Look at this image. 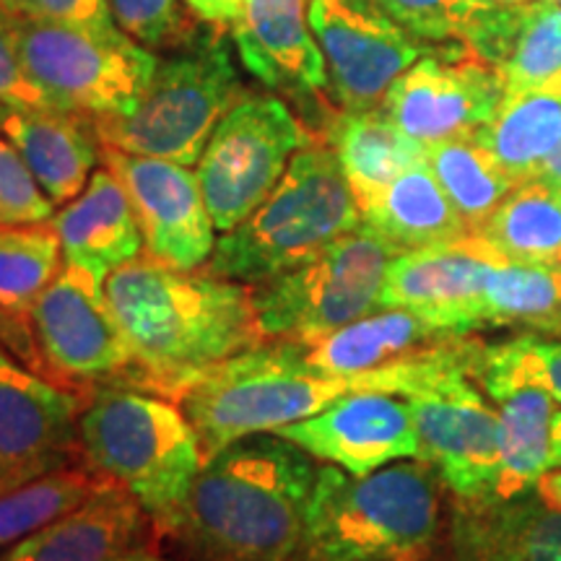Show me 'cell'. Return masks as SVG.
<instances>
[{"label":"cell","mask_w":561,"mask_h":561,"mask_svg":"<svg viewBox=\"0 0 561 561\" xmlns=\"http://www.w3.org/2000/svg\"><path fill=\"white\" fill-rule=\"evenodd\" d=\"M62 263L60 237L50 221L0 227V346L37 375L42 364L34 346L32 312Z\"/></svg>","instance_id":"cell-26"},{"label":"cell","mask_w":561,"mask_h":561,"mask_svg":"<svg viewBox=\"0 0 561 561\" xmlns=\"http://www.w3.org/2000/svg\"><path fill=\"white\" fill-rule=\"evenodd\" d=\"M107 481L89 466H66L39 479L0 491V551L79 507Z\"/></svg>","instance_id":"cell-34"},{"label":"cell","mask_w":561,"mask_h":561,"mask_svg":"<svg viewBox=\"0 0 561 561\" xmlns=\"http://www.w3.org/2000/svg\"><path fill=\"white\" fill-rule=\"evenodd\" d=\"M561 466V409L551 419V468Z\"/></svg>","instance_id":"cell-44"},{"label":"cell","mask_w":561,"mask_h":561,"mask_svg":"<svg viewBox=\"0 0 561 561\" xmlns=\"http://www.w3.org/2000/svg\"><path fill=\"white\" fill-rule=\"evenodd\" d=\"M320 138L339 159L359 210L398 174L426 159L424 146L405 136L382 107L364 112L335 110Z\"/></svg>","instance_id":"cell-27"},{"label":"cell","mask_w":561,"mask_h":561,"mask_svg":"<svg viewBox=\"0 0 561 561\" xmlns=\"http://www.w3.org/2000/svg\"><path fill=\"white\" fill-rule=\"evenodd\" d=\"M426 164L471 234L515 187V180L476 136L426 146Z\"/></svg>","instance_id":"cell-32"},{"label":"cell","mask_w":561,"mask_h":561,"mask_svg":"<svg viewBox=\"0 0 561 561\" xmlns=\"http://www.w3.org/2000/svg\"><path fill=\"white\" fill-rule=\"evenodd\" d=\"M460 42L502 76L507 94L561 100V5L553 0H481Z\"/></svg>","instance_id":"cell-20"},{"label":"cell","mask_w":561,"mask_h":561,"mask_svg":"<svg viewBox=\"0 0 561 561\" xmlns=\"http://www.w3.org/2000/svg\"><path fill=\"white\" fill-rule=\"evenodd\" d=\"M144 390L180 401L208 369L265 343L248 284L138 255L104 280Z\"/></svg>","instance_id":"cell-1"},{"label":"cell","mask_w":561,"mask_h":561,"mask_svg":"<svg viewBox=\"0 0 561 561\" xmlns=\"http://www.w3.org/2000/svg\"><path fill=\"white\" fill-rule=\"evenodd\" d=\"M81 458L172 528L201 473V439L172 398L140 388H100L79 416Z\"/></svg>","instance_id":"cell-5"},{"label":"cell","mask_w":561,"mask_h":561,"mask_svg":"<svg viewBox=\"0 0 561 561\" xmlns=\"http://www.w3.org/2000/svg\"><path fill=\"white\" fill-rule=\"evenodd\" d=\"M473 359L447 364L403 396L416 421L419 460L455 500L494 496L500 481V416L471 382Z\"/></svg>","instance_id":"cell-12"},{"label":"cell","mask_w":561,"mask_h":561,"mask_svg":"<svg viewBox=\"0 0 561 561\" xmlns=\"http://www.w3.org/2000/svg\"><path fill=\"white\" fill-rule=\"evenodd\" d=\"M314 133L289 102L250 91L216 125L198 159V182L216 231L237 229L273 193Z\"/></svg>","instance_id":"cell-11"},{"label":"cell","mask_w":561,"mask_h":561,"mask_svg":"<svg viewBox=\"0 0 561 561\" xmlns=\"http://www.w3.org/2000/svg\"><path fill=\"white\" fill-rule=\"evenodd\" d=\"M561 312L559 263H496L481 294V325L541 331Z\"/></svg>","instance_id":"cell-33"},{"label":"cell","mask_w":561,"mask_h":561,"mask_svg":"<svg viewBox=\"0 0 561 561\" xmlns=\"http://www.w3.org/2000/svg\"><path fill=\"white\" fill-rule=\"evenodd\" d=\"M471 377L491 392L515 385H530L549 392L561 405V339L543 333H520L502 343H481Z\"/></svg>","instance_id":"cell-35"},{"label":"cell","mask_w":561,"mask_h":561,"mask_svg":"<svg viewBox=\"0 0 561 561\" xmlns=\"http://www.w3.org/2000/svg\"><path fill=\"white\" fill-rule=\"evenodd\" d=\"M362 221L398 252L450 244L471 234L430 164L419 161L362 206Z\"/></svg>","instance_id":"cell-28"},{"label":"cell","mask_w":561,"mask_h":561,"mask_svg":"<svg viewBox=\"0 0 561 561\" xmlns=\"http://www.w3.org/2000/svg\"><path fill=\"white\" fill-rule=\"evenodd\" d=\"M83 403L0 346V491L73 466Z\"/></svg>","instance_id":"cell-15"},{"label":"cell","mask_w":561,"mask_h":561,"mask_svg":"<svg viewBox=\"0 0 561 561\" xmlns=\"http://www.w3.org/2000/svg\"><path fill=\"white\" fill-rule=\"evenodd\" d=\"M496 3H520V0H496Z\"/></svg>","instance_id":"cell-47"},{"label":"cell","mask_w":561,"mask_h":561,"mask_svg":"<svg viewBox=\"0 0 561 561\" xmlns=\"http://www.w3.org/2000/svg\"><path fill=\"white\" fill-rule=\"evenodd\" d=\"M557 263H559V265H561V257H559V261H557Z\"/></svg>","instance_id":"cell-49"},{"label":"cell","mask_w":561,"mask_h":561,"mask_svg":"<svg viewBox=\"0 0 561 561\" xmlns=\"http://www.w3.org/2000/svg\"><path fill=\"white\" fill-rule=\"evenodd\" d=\"M9 16V30L26 76L53 110L107 117L133 107L159 58L110 24H60Z\"/></svg>","instance_id":"cell-8"},{"label":"cell","mask_w":561,"mask_h":561,"mask_svg":"<svg viewBox=\"0 0 561 561\" xmlns=\"http://www.w3.org/2000/svg\"><path fill=\"white\" fill-rule=\"evenodd\" d=\"M359 224V203L339 159L314 136L294 153L268 198L240 227L216 240L203 271L237 284H261L310 261Z\"/></svg>","instance_id":"cell-6"},{"label":"cell","mask_w":561,"mask_h":561,"mask_svg":"<svg viewBox=\"0 0 561 561\" xmlns=\"http://www.w3.org/2000/svg\"><path fill=\"white\" fill-rule=\"evenodd\" d=\"M53 216L55 203L42 191L16 146L0 133V227L45 224Z\"/></svg>","instance_id":"cell-37"},{"label":"cell","mask_w":561,"mask_h":561,"mask_svg":"<svg viewBox=\"0 0 561 561\" xmlns=\"http://www.w3.org/2000/svg\"><path fill=\"white\" fill-rule=\"evenodd\" d=\"M0 133L16 146L55 206L73 201L102 159L94 121L70 112L0 107Z\"/></svg>","instance_id":"cell-25"},{"label":"cell","mask_w":561,"mask_h":561,"mask_svg":"<svg viewBox=\"0 0 561 561\" xmlns=\"http://www.w3.org/2000/svg\"><path fill=\"white\" fill-rule=\"evenodd\" d=\"M11 16L60 21V24H110V0H0Z\"/></svg>","instance_id":"cell-40"},{"label":"cell","mask_w":561,"mask_h":561,"mask_svg":"<svg viewBox=\"0 0 561 561\" xmlns=\"http://www.w3.org/2000/svg\"><path fill=\"white\" fill-rule=\"evenodd\" d=\"M553 3H559V5H561V0H553Z\"/></svg>","instance_id":"cell-48"},{"label":"cell","mask_w":561,"mask_h":561,"mask_svg":"<svg viewBox=\"0 0 561 561\" xmlns=\"http://www.w3.org/2000/svg\"><path fill=\"white\" fill-rule=\"evenodd\" d=\"M533 494H536L543 504H549V507L561 510V466L546 471L541 479H538Z\"/></svg>","instance_id":"cell-42"},{"label":"cell","mask_w":561,"mask_h":561,"mask_svg":"<svg viewBox=\"0 0 561 561\" xmlns=\"http://www.w3.org/2000/svg\"><path fill=\"white\" fill-rule=\"evenodd\" d=\"M453 561H561V510L533 491L458 500L450 515Z\"/></svg>","instance_id":"cell-22"},{"label":"cell","mask_w":561,"mask_h":561,"mask_svg":"<svg viewBox=\"0 0 561 561\" xmlns=\"http://www.w3.org/2000/svg\"><path fill=\"white\" fill-rule=\"evenodd\" d=\"M102 161L130 195L146 255L180 271H198L210 261L216 227L198 174L178 161L138 157L110 146H102Z\"/></svg>","instance_id":"cell-16"},{"label":"cell","mask_w":561,"mask_h":561,"mask_svg":"<svg viewBox=\"0 0 561 561\" xmlns=\"http://www.w3.org/2000/svg\"><path fill=\"white\" fill-rule=\"evenodd\" d=\"M104 280L81 265L62 268L32 312V333L42 375L60 388L89 398L100 388H140L136 351L112 310Z\"/></svg>","instance_id":"cell-10"},{"label":"cell","mask_w":561,"mask_h":561,"mask_svg":"<svg viewBox=\"0 0 561 561\" xmlns=\"http://www.w3.org/2000/svg\"><path fill=\"white\" fill-rule=\"evenodd\" d=\"M221 32L210 30L193 47L167 53L130 110L96 117L102 146L198 164L216 125L250 94Z\"/></svg>","instance_id":"cell-7"},{"label":"cell","mask_w":561,"mask_h":561,"mask_svg":"<svg viewBox=\"0 0 561 561\" xmlns=\"http://www.w3.org/2000/svg\"><path fill=\"white\" fill-rule=\"evenodd\" d=\"M110 11L117 26L146 50H185L216 30H206L185 0H110Z\"/></svg>","instance_id":"cell-36"},{"label":"cell","mask_w":561,"mask_h":561,"mask_svg":"<svg viewBox=\"0 0 561 561\" xmlns=\"http://www.w3.org/2000/svg\"><path fill=\"white\" fill-rule=\"evenodd\" d=\"M439 536V476L426 460L367 476L322 466L294 561H426Z\"/></svg>","instance_id":"cell-4"},{"label":"cell","mask_w":561,"mask_h":561,"mask_svg":"<svg viewBox=\"0 0 561 561\" xmlns=\"http://www.w3.org/2000/svg\"><path fill=\"white\" fill-rule=\"evenodd\" d=\"M473 136L494 153L515 185L536 180L561 140V100L549 94H504L496 115Z\"/></svg>","instance_id":"cell-31"},{"label":"cell","mask_w":561,"mask_h":561,"mask_svg":"<svg viewBox=\"0 0 561 561\" xmlns=\"http://www.w3.org/2000/svg\"><path fill=\"white\" fill-rule=\"evenodd\" d=\"M117 561H170V559L159 557V553H151V551H146V549H133V551H128V553H125V557H121Z\"/></svg>","instance_id":"cell-45"},{"label":"cell","mask_w":561,"mask_h":561,"mask_svg":"<svg viewBox=\"0 0 561 561\" xmlns=\"http://www.w3.org/2000/svg\"><path fill=\"white\" fill-rule=\"evenodd\" d=\"M500 416V481L494 496L528 494L551 471V419L557 403L549 392L515 385L491 392Z\"/></svg>","instance_id":"cell-29"},{"label":"cell","mask_w":561,"mask_h":561,"mask_svg":"<svg viewBox=\"0 0 561 561\" xmlns=\"http://www.w3.org/2000/svg\"><path fill=\"white\" fill-rule=\"evenodd\" d=\"M476 339L430 359L392 364L367 375H325L301 359L297 341H271L231 356L208 369L180 396L201 439L203 458L250 434L276 432L318 413L351 392H398L409 396L426 377L453 362L471 359Z\"/></svg>","instance_id":"cell-2"},{"label":"cell","mask_w":561,"mask_h":561,"mask_svg":"<svg viewBox=\"0 0 561 561\" xmlns=\"http://www.w3.org/2000/svg\"><path fill=\"white\" fill-rule=\"evenodd\" d=\"M375 3L413 37L445 45V42H460L462 30L481 0H375Z\"/></svg>","instance_id":"cell-38"},{"label":"cell","mask_w":561,"mask_h":561,"mask_svg":"<svg viewBox=\"0 0 561 561\" xmlns=\"http://www.w3.org/2000/svg\"><path fill=\"white\" fill-rule=\"evenodd\" d=\"M273 434L294 442L310 458L354 476L419 458L421 450L413 411L398 392H351Z\"/></svg>","instance_id":"cell-18"},{"label":"cell","mask_w":561,"mask_h":561,"mask_svg":"<svg viewBox=\"0 0 561 561\" xmlns=\"http://www.w3.org/2000/svg\"><path fill=\"white\" fill-rule=\"evenodd\" d=\"M533 333H543V335H557V339H561V312L557 314V318L546 322V325L541 328V331H533Z\"/></svg>","instance_id":"cell-46"},{"label":"cell","mask_w":561,"mask_h":561,"mask_svg":"<svg viewBox=\"0 0 561 561\" xmlns=\"http://www.w3.org/2000/svg\"><path fill=\"white\" fill-rule=\"evenodd\" d=\"M310 26L343 112L377 110L392 83L439 45L398 26L375 0H310Z\"/></svg>","instance_id":"cell-13"},{"label":"cell","mask_w":561,"mask_h":561,"mask_svg":"<svg viewBox=\"0 0 561 561\" xmlns=\"http://www.w3.org/2000/svg\"><path fill=\"white\" fill-rule=\"evenodd\" d=\"M231 39L252 79L314 117L320 136L335 110L325 104L328 68L310 26V0H248Z\"/></svg>","instance_id":"cell-17"},{"label":"cell","mask_w":561,"mask_h":561,"mask_svg":"<svg viewBox=\"0 0 561 561\" xmlns=\"http://www.w3.org/2000/svg\"><path fill=\"white\" fill-rule=\"evenodd\" d=\"M504 263L476 234L450 244L398 252L380 294L382 307L419 312L442 331L473 335L481 325V294L489 271Z\"/></svg>","instance_id":"cell-19"},{"label":"cell","mask_w":561,"mask_h":561,"mask_svg":"<svg viewBox=\"0 0 561 561\" xmlns=\"http://www.w3.org/2000/svg\"><path fill=\"white\" fill-rule=\"evenodd\" d=\"M502 76L466 42H445L392 83L380 107L405 136L426 146L473 136L504 102Z\"/></svg>","instance_id":"cell-14"},{"label":"cell","mask_w":561,"mask_h":561,"mask_svg":"<svg viewBox=\"0 0 561 561\" xmlns=\"http://www.w3.org/2000/svg\"><path fill=\"white\" fill-rule=\"evenodd\" d=\"M468 335L442 331L419 312L382 307L314 341H297L301 359L325 375H367L392 364L445 354Z\"/></svg>","instance_id":"cell-21"},{"label":"cell","mask_w":561,"mask_h":561,"mask_svg":"<svg viewBox=\"0 0 561 561\" xmlns=\"http://www.w3.org/2000/svg\"><path fill=\"white\" fill-rule=\"evenodd\" d=\"M396 255L398 250L362 221L310 261L252 284V310L263 339L314 341L380 310Z\"/></svg>","instance_id":"cell-9"},{"label":"cell","mask_w":561,"mask_h":561,"mask_svg":"<svg viewBox=\"0 0 561 561\" xmlns=\"http://www.w3.org/2000/svg\"><path fill=\"white\" fill-rule=\"evenodd\" d=\"M185 3L203 24L216 26V30H231L248 0H185Z\"/></svg>","instance_id":"cell-41"},{"label":"cell","mask_w":561,"mask_h":561,"mask_svg":"<svg viewBox=\"0 0 561 561\" xmlns=\"http://www.w3.org/2000/svg\"><path fill=\"white\" fill-rule=\"evenodd\" d=\"M146 520L130 491L104 481L79 507L0 551V561H117L140 549Z\"/></svg>","instance_id":"cell-23"},{"label":"cell","mask_w":561,"mask_h":561,"mask_svg":"<svg viewBox=\"0 0 561 561\" xmlns=\"http://www.w3.org/2000/svg\"><path fill=\"white\" fill-rule=\"evenodd\" d=\"M473 234L504 263H557L561 257V193L543 180L520 182Z\"/></svg>","instance_id":"cell-30"},{"label":"cell","mask_w":561,"mask_h":561,"mask_svg":"<svg viewBox=\"0 0 561 561\" xmlns=\"http://www.w3.org/2000/svg\"><path fill=\"white\" fill-rule=\"evenodd\" d=\"M536 180H543L546 185L557 187V191L561 193V140L557 146H553V151L549 153V157H546L541 170H538Z\"/></svg>","instance_id":"cell-43"},{"label":"cell","mask_w":561,"mask_h":561,"mask_svg":"<svg viewBox=\"0 0 561 561\" xmlns=\"http://www.w3.org/2000/svg\"><path fill=\"white\" fill-rule=\"evenodd\" d=\"M314 476L294 442L250 434L203 462L172 530L214 561H294Z\"/></svg>","instance_id":"cell-3"},{"label":"cell","mask_w":561,"mask_h":561,"mask_svg":"<svg viewBox=\"0 0 561 561\" xmlns=\"http://www.w3.org/2000/svg\"><path fill=\"white\" fill-rule=\"evenodd\" d=\"M0 107L13 110H39L50 107L45 94L37 89L30 76H26L21 58L13 45L9 16L0 9Z\"/></svg>","instance_id":"cell-39"},{"label":"cell","mask_w":561,"mask_h":561,"mask_svg":"<svg viewBox=\"0 0 561 561\" xmlns=\"http://www.w3.org/2000/svg\"><path fill=\"white\" fill-rule=\"evenodd\" d=\"M58 231L62 261L81 265L100 280L136 261L144 250L136 208L110 167L91 174L87 187L50 219Z\"/></svg>","instance_id":"cell-24"}]
</instances>
